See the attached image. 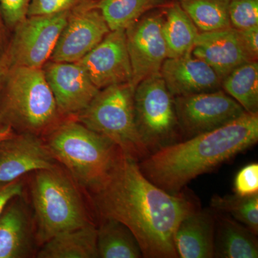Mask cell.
I'll return each mask as SVG.
<instances>
[{
    "label": "cell",
    "instance_id": "6da1fadb",
    "mask_svg": "<svg viewBox=\"0 0 258 258\" xmlns=\"http://www.w3.org/2000/svg\"><path fill=\"white\" fill-rule=\"evenodd\" d=\"M89 192L101 217L126 226L142 256L177 258L174 237L180 222L198 210L186 194H171L147 179L138 161L121 152L99 184Z\"/></svg>",
    "mask_w": 258,
    "mask_h": 258
},
{
    "label": "cell",
    "instance_id": "7a4b0ae2",
    "mask_svg": "<svg viewBox=\"0 0 258 258\" xmlns=\"http://www.w3.org/2000/svg\"><path fill=\"white\" fill-rule=\"evenodd\" d=\"M258 141V113L245 112L211 132L180 141L139 161L148 179L171 194L180 193L198 176L221 165Z\"/></svg>",
    "mask_w": 258,
    "mask_h": 258
},
{
    "label": "cell",
    "instance_id": "3957f363",
    "mask_svg": "<svg viewBox=\"0 0 258 258\" xmlns=\"http://www.w3.org/2000/svg\"><path fill=\"white\" fill-rule=\"evenodd\" d=\"M60 116L43 70L10 66L0 91V128L39 136Z\"/></svg>",
    "mask_w": 258,
    "mask_h": 258
},
{
    "label": "cell",
    "instance_id": "277c9868",
    "mask_svg": "<svg viewBox=\"0 0 258 258\" xmlns=\"http://www.w3.org/2000/svg\"><path fill=\"white\" fill-rule=\"evenodd\" d=\"M45 142L75 182L88 191L106 177L123 152L111 139L77 120L59 122L48 132Z\"/></svg>",
    "mask_w": 258,
    "mask_h": 258
},
{
    "label": "cell",
    "instance_id": "5b68a950",
    "mask_svg": "<svg viewBox=\"0 0 258 258\" xmlns=\"http://www.w3.org/2000/svg\"><path fill=\"white\" fill-rule=\"evenodd\" d=\"M34 173L31 196L37 244L92 223L72 177L58 166Z\"/></svg>",
    "mask_w": 258,
    "mask_h": 258
},
{
    "label": "cell",
    "instance_id": "8992f818",
    "mask_svg": "<svg viewBox=\"0 0 258 258\" xmlns=\"http://www.w3.org/2000/svg\"><path fill=\"white\" fill-rule=\"evenodd\" d=\"M135 88L131 83L100 90L76 119L96 133L111 139L123 153L141 161L151 152L139 135L134 109Z\"/></svg>",
    "mask_w": 258,
    "mask_h": 258
},
{
    "label": "cell",
    "instance_id": "52a82bcc",
    "mask_svg": "<svg viewBox=\"0 0 258 258\" xmlns=\"http://www.w3.org/2000/svg\"><path fill=\"white\" fill-rule=\"evenodd\" d=\"M134 109L139 135L151 153L181 141L174 97L160 74L136 86Z\"/></svg>",
    "mask_w": 258,
    "mask_h": 258
},
{
    "label": "cell",
    "instance_id": "ba28073f",
    "mask_svg": "<svg viewBox=\"0 0 258 258\" xmlns=\"http://www.w3.org/2000/svg\"><path fill=\"white\" fill-rule=\"evenodd\" d=\"M70 13L27 17L18 24L5 50L10 66L42 69L50 60Z\"/></svg>",
    "mask_w": 258,
    "mask_h": 258
},
{
    "label": "cell",
    "instance_id": "9c48e42d",
    "mask_svg": "<svg viewBox=\"0 0 258 258\" xmlns=\"http://www.w3.org/2000/svg\"><path fill=\"white\" fill-rule=\"evenodd\" d=\"M181 137L192 138L239 118L244 108L222 89L174 97Z\"/></svg>",
    "mask_w": 258,
    "mask_h": 258
},
{
    "label": "cell",
    "instance_id": "30bf717a",
    "mask_svg": "<svg viewBox=\"0 0 258 258\" xmlns=\"http://www.w3.org/2000/svg\"><path fill=\"white\" fill-rule=\"evenodd\" d=\"M162 8L146 13L125 30L134 87L143 80L159 74L167 58L162 33Z\"/></svg>",
    "mask_w": 258,
    "mask_h": 258
},
{
    "label": "cell",
    "instance_id": "8fae6325",
    "mask_svg": "<svg viewBox=\"0 0 258 258\" xmlns=\"http://www.w3.org/2000/svg\"><path fill=\"white\" fill-rule=\"evenodd\" d=\"M95 1L71 12L50 61L79 62L111 32L101 13L95 7Z\"/></svg>",
    "mask_w": 258,
    "mask_h": 258
},
{
    "label": "cell",
    "instance_id": "7c38bea8",
    "mask_svg": "<svg viewBox=\"0 0 258 258\" xmlns=\"http://www.w3.org/2000/svg\"><path fill=\"white\" fill-rule=\"evenodd\" d=\"M77 62L99 90L113 85L132 83V69L125 30L110 32Z\"/></svg>",
    "mask_w": 258,
    "mask_h": 258
},
{
    "label": "cell",
    "instance_id": "4fadbf2b",
    "mask_svg": "<svg viewBox=\"0 0 258 258\" xmlns=\"http://www.w3.org/2000/svg\"><path fill=\"white\" fill-rule=\"evenodd\" d=\"M42 69L61 116L77 115L100 91L78 62L49 60Z\"/></svg>",
    "mask_w": 258,
    "mask_h": 258
},
{
    "label": "cell",
    "instance_id": "5bb4252c",
    "mask_svg": "<svg viewBox=\"0 0 258 258\" xmlns=\"http://www.w3.org/2000/svg\"><path fill=\"white\" fill-rule=\"evenodd\" d=\"M57 161L36 134L15 133L0 142V184L30 172L56 167Z\"/></svg>",
    "mask_w": 258,
    "mask_h": 258
},
{
    "label": "cell",
    "instance_id": "9a60e30c",
    "mask_svg": "<svg viewBox=\"0 0 258 258\" xmlns=\"http://www.w3.org/2000/svg\"><path fill=\"white\" fill-rule=\"evenodd\" d=\"M191 54L209 64L221 82L241 64L255 61L244 46L238 30L232 27L200 32Z\"/></svg>",
    "mask_w": 258,
    "mask_h": 258
},
{
    "label": "cell",
    "instance_id": "2e32d148",
    "mask_svg": "<svg viewBox=\"0 0 258 258\" xmlns=\"http://www.w3.org/2000/svg\"><path fill=\"white\" fill-rule=\"evenodd\" d=\"M159 74L173 97L222 89V82L216 73L191 52L181 57L166 58Z\"/></svg>",
    "mask_w": 258,
    "mask_h": 258
},
{
    "label": "cell",
    "instance_id": "e0dca14e",
    "mask_svg": "<svg viewBox=\"0 0 258 258\" xmlns=\"http://www.w3.org/2000/svg\"><path fill=\"white\" fill-rule=\"evenodd\" d=\"M216 212L198 210L183 219L176 231L174 244L179 257H215Z\"/></svg>",
    "mask_w": 258,
    "mask_h": 258
},
{
    "label": "cell",
    "instance_id": "ac0fdd59",
    "mask_svg": "<svg viewBox=\"0 0 258 258\" xmlns=\"http://www.w3.org/2000/svg\"><path fill=\"white\" fill-rule=\"evenodd\" d=\"M33 232L23 195L10 200L0 215V258L30 257Z\"/></svg>",
    "mask_w": 258,
    "mask_h": 258
},
{
    "label": "cell",
    "instance_id": "d6986e66",
    "mask_svg": "<svg viewBox=\"0 0 258 258\" xmlns=\"http://www.w3.org/2000/svg\"><path fill=\"white\" fill-rule=\"evenodd\" d=\"M214 250L215 257L257 258V239L240 222L216 212Z\"/></svg>",
    "mask_w": 258,
    "mask_h": 258
},
{
    "label": "cell",
    "instance_id": "ffe728a7",
    "mask_svg": "<svg viewBox=\"0 0 258 258\" xmlns=\"http://www.w3.org/2000/svg\"><path fill=\"white\" fill-rule=\"evenodd\" d=\"M42 245L39 258H97V227L91 223L66 231Z\"/></svg>",
    "mask_w": 258,
    "mask_h": 258
},
{
    "label": "cell",
    "instance_id": "44dd1931",
    "mask_svg": "<svg viewBox=\"0 0 258 258\" xmlns=\"http://www.w3.org/2000/svg\"><path fill=\"white\" fill-rule=\"evenodd\" d=\"M162 9V33L165 40L167 58L190 53L200 30L175 0H171Z\"/></svg>",
    "mask_w": 258,
    "mask_h": 258
},
{
    "label": "cell",
    "instance_id": "7402d4cb",
    "mask_svg": "<svg viewBox=\"0 0 258 258\" xmlns=\"http://www.w3.org/2000/svg\"><path fill=\"white\" fill-rule=\"evenodd\" d=\"M98 257H143L138 242L126 226L114 219L101 217L97 228Z\"/></svg>",
    "mask_w": 258,
    "mask_h": 258
},
{
    "label": "cell",
    "instance_id": "603a6c76",
    "mask_svg": "<svg viewBox=\"0 0 258 258\" xmlns=\"http://www.w3.org/2000/svg\"><path fill=\"white\" fill-rule=\"evenodd\" d=\"M171 0H96L111 31L123 30L152 10L164 8Z\"/></svg>",
    "mask_w": 258,
    "mask_h": 258
},
{
    "label": "cell",
    "instance_id": "cb8c5ba5",
    "mask_svg": "<svg viewBox=\"0 0 258 258\" xmlns=\"http://www.w3.org/2000/svg\"><path fill=\"white\" fill-rule=\"evenodd\" d=\"M222 89L235 100L244 111L258 113V62L241 64L222 82Z\"/></svg>",
    "mask_w": 258,
    "mask_h": 258
},
{
    "label": "cell",
    "instance_id": "d4e9b609",
    "mask_svg": "<svg viewBox=\"0 0 258 258\" xmlns=\"http://www.w3.org/2000/svg\"><path fill=\"white\" fill-rule=\"evenodd\" d=\"M191 18L200 32L231 28L230 0H175Z\"/></svg>",
    "mask_w": 258,
    "mask_h": 258
},
{
    "label": "cell",
    "instance_id": "484cf974",
    "mask_svg": "<svg viewBox=\"0 0 258 258\" xmlns=\"http://www.w3.org/2000/svg\"><path fill=\"white\" fill-rule=\"evenodd\" d=\"M215 211L228 214L247 227L252 233L258 234V194L250 196L215 195L210 201Z\"/></svg>",
    "mask_w": 258,
    "mask_h": 258
},
{
    "label": "cell",
    "instance_id": "4316f807",
    "mask_svg": "<svg viewBox=\"0 0 258 258\" xmlns=\"http://www.w3.org/2000/svg\"><path fill=\"white\" fill-rule=\"evenodd\" d=\"M228 12L231 27L236 30L258 25V0H230Z\"/></svg>",
    "mask_w": 258,
    "mask_h": 258
},
{
    "label": "cell",
    "instance_id": "83f0119b",
    "mask_svg": "<svg viewBox=\"0 0 258 258\" xmlns=\"http://www.w3.org/2000/svg\"><path fill=\"white\" fill-rule=\"evenodd\" d=\"M95 0H31L27 17L57 14L94 3Z\"/></svg>",
    "mask_w": 258,
    "mask_h": 258
},
{
    "label": "cell",
    "instance_id": "f1b7e54d",
    "mask_svg": "<svg viewBox=\"0 0 258 258\" xmlns=\"http://www.w3.org/2000/svg\"><path fill=\"white\" fill-rule=\"evenodd\" d=\"M31 0H0V10L7 30L13 31L27 18Z\"/></svg>",
    "mask_w": 258,
    "mask_h": 258
},
{
    "label": "cell",
    "instance_id": "f546056e",
    "mask_svg": "<svg viewBox=\"0 0 258 258\" xmlns=\"http://www.w3.org/2000/svg\"><path fill=\"white\" fill-rule=\"evenodd\" d=\"M234 191L240 196L258 194V164L252 163L237 172L234 181Z\"/></svg>",
    "mask_w": 258,
    "mask_h": 258
},
{
    "label": "cell",
    "instance_id": "4dcf8cb0",
    "mask_svg": "<svg viewBox=\"0 0 258 258\" xmlns=\"http://www.w3.org/2000/svg\"><path fill=\"white\" fill-rule=\"evenodd\" d=\"M23 182L21 179L6 184H0V215L10 200L23 195Z\"/></svg>",
    "mask_w": 258,
    "mask_h": 258
},
{
    "label": "cell",
    "instance_id": "1f68e13d",
    "mask_svg": "<svg viewBox=\"0 0 258 258\" xmlns=\"http://www.w3.org/2000/svg\"><path fill=\"white\" fill-rule=\"evenodd\" d=\"M244 46L254 60L258 58V25L244 30H237Z\"/></svg>",
    "mask_w": 258,
    "mask_h": 258
},
{
    "label": "cell",
    "instance_id": "d6a6232c",
    "mask_svg": "<svg viewBox=\"0 0 258 258\" xmlns=\"http://www.w3.org/2000/svg\"><path fill=\"white\" fill-rule=\"evenodd\" d=\"M7 30L5 27L3 16H2L1 10H0V57L3 56L8 46V38H7Z\"/></svg>",
    "mask_w": 258,
    "mask_h": 258
},
{
    "label": "cell",
    "instance_id": "836d02e7",
    "mask_svg": "<svg viewBox=\"0 0 258 258\" xmlns=\"http://www.w3.org/2000/svg\"><path fill=\"white\" fill-rule=\"evenodd\" d=\"M10 60L6 52L0 57V91L3 87V82L8 69L10 68Z\"/></svg>",
    "mask_w": 258,
    "mask_h": 258
},
{
    "label": "cell",
    "instance_id": "e575fe53",
    "mask_svg": "<svg viewBox=\"0 0 258 258\" xmlns=\"http://www.w3.org/2000/svg\"><path fill=\"white\" fill-rule=\"evenodd\" d=\"M15 132L10 127L0 128V142L14 135Z\"/></svg>",
    "mask_w": 258,
    "mask_h": 258
}]
</instances>
